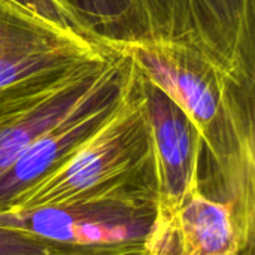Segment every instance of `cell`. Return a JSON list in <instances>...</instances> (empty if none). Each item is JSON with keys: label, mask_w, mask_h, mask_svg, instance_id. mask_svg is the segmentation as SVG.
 <instances>
[{"label": "cell", "mask_w": 255, "mask_h": 255, "mask_svg": "<svg viewBox=\"0 0 255 255\" xmlns=\"http://www.w3.org/2000/svg\"><path fill=\"white\" fill-rule=\"evenodd\" d=\"M127 49L140 73L191 120L202 137L199 187L230 208L245 250L255 235V87L241 84L194 48L136 40Z\"/></svg>", "instance_id": "1"}, {"label": "cell", "mask_w": 255, "mask_h": 255, "mask_svg": "<svg viewBox=\"0 0 255 255\" xmlns=\"http://www.w3.org/2000/svg\"><path fill=\"white\" fill-rule=\"evenodd\" d=\"M90 202L157 205L154 155L139 69L131 87L106 121L60 169L9 209Z\"/></svg>", "instance_id": "2"}, {"label": "cell", "mask_w": 255, "mask_h": 255, "mask_svg": "<svg viewBox=\"0 0 255 255\" xmlns=\"http://www.w3.org/2000/svg\"><path fill=\"white\" fill-rule=\"evenodd\" d=\"M112 46L105 60L0 88V175L36 139L133 72L131 54Z\"/></svg>", "instance_id": "3"}, {"label": "cell", "mask_w": 255, "mask_h": 255, "mask_svg": "<svg viewBox=\"0 0 255 255\" xmlns=\"http://www.w3.org/2000/svg\"><path fill=\"white\" fill-rule=\"evenodd\" d=\"M142 39L185 45L255 87V0H136Z\"/></svg>", "instance_id": "4"}, {"label": "cell", "mask_w": 255, "mask_h": 255, "mask_svg": "<svg viewBox=\"0 0 255 255\" xmlns=\"http://www.w3.org/2000/svg\"><path fill=\"white\" fill-rule=\"evenodd\" d=\"M155 212L151 203L90 202L0 211V226L60 247L112 255H140Z\"/></svg>", "instance_id": "5"}, {"label": "cell", "mask_w": 255, "mask_h": 255, "mask_svg": "<svg viewBox=\"0 0 255 255\" xmlns=\"http://www.w3.org/2000/svg\"><path fill=\"white\" fill-rule=\"evenodd\" d=\"M112 51L15 0H0V88L100 61Z\"/></svg>", "instance_id": "6"}, {"label": "cell", "mask_w": 255, "mask_h": 255, "mask_svg": "<svg viewBox=\"0 0 255 255\" xmlns=\"http://www.w3.org/2000/svg\"><path fill=\"white\" fill-rule=\"evenodd\" d=\"M136 75L137 66L126 79L36 139L0 175V211L16 205L33 187L60 169L115 111Z\"/></svg>", "instance_id": "7"}, {"label": "cell", "mask_w": 255, "mask_h": 255, "mask_svg": "<svg viewBox=\"0 0 255 255\" xmlns=\"http://www.w3.org/2000/svg\"><path fill=\"white\" fill-rule=\"evenodd\" d=\"M230 208L206 197L200 187L175 205H155L140 255H241Z\"/></svg>", "instance_id": "8"}, {"label": "cell", "mask_w": 255, "mask_h": 255, "mask_svg": "<svg viewBox=\"0 0 255 255\" xmlns=\"http://www.w3.org/2000/svg\"><path fill=\"white\" fill-rule=\"evenodd\" d=\"M139 85L151 133L157 205H175L199 187L202 137L187 114L140 70Z\"/></svg>", "instance_id": "9"}, {"label": "cell", "mask_w": 255, "mask_h": 255, "mask_svg": "<svg viewBox=\"0 0 255 255\" xmlns=\"http://www.w3.org/2000/svg\"><path fill=\"white\" fill-rule=\"evenodd\" d=\"M88 33L108 43H128L142 39L136 0H66Z\"/></svg>", "instance_id": "10"}, {"label": "cell", "mask_w": 255, "mask_h": 255, "mask_svg": "<svg viewBox=\"0 0 255 255\" xmlns=\"http://www.w3.org/2000/svg\"><path fill=\"white\" fill-rule=\"evenodd\" d=\"M0 255H112L60 247L18 229L0 226Z\"/></svg>", "instance_id": "11"}, {"label": "cell", "mask_w": 255, "mask_h": 255, "mask_svg": "<svg viewBox=\"0 0 255 255\" xmlns=\"http://www.w3.org/2000/svg\"><path fill=\"white\" fill-rule=\"evenodd\" d=\"M15 1H18L19 4L28 7L30 10H33V12H36V13H39V15L60 24V25L72 28V30L78 31V33H82L85 36H91L75 12H72L70 9L61 6V4H58L54 0H15Z\"/></svg>", "instance_id": "12"}, {"label": "cell", "mask_w": 255, "mask_h": 255, "mask_svg": "<svg viewBox=\"0 0 255 255\" xmlns=\"http://www.w3.org/2000/svg\"><path fill=\"white\" fill-rule=\"evenodd\" d=\"M54 1H57L58 4H61V6H64V7H67V9H70V7H69V4L66 3V0H54ZM70 10H72V9H70ZM72 12H73V10H72ZM81 22H82V21H81Z\"/></svg>", "instance_id": "13"}, {"label": "cell", "mask_w": 255, "mask_h": 255, "mask_svg": "<svg viewBox=\"0 0 255 255\" xmlns=\"http://www.w3.org/2000/svg\"><path fill=\"white\" fill-rule=\"evenodd\" d=\"M241 255H254V248H250V250L244 251Z\"/></svg>", "instance_id": "14"}]
</instances>
